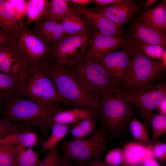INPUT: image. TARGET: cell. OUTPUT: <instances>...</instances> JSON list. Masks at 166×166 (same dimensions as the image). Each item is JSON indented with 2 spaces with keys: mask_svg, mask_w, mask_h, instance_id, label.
I'll return each instance as SVG.
<instances>
[{
  "mask_svg": "<svg viewBox=\"0 0 166 166\" xmlns=\"http://www.w3.org/2000/svg\"><path fill=\"white\" fill-rule=\"evenodd\" d=\"M88 166H110L105 161L98 159L93 160L86 163Z\"/></svg>",
  "mask_w": 166,
  "mask_h": 166,
  "instance_id": "7bdbcfd3",
  "label": "cell"
},
{
  "mask_svg": "<svg viewBox=\"0 0 166 166\" xmlns=\"http://www.w3.org/2000/svg\"><path fill=\"white\" fill-rule=\"evenodd\" d=\"M152 154L155 158L161 161L166 160V144L158 140L149 145Z\"/></svg>",
  "mask_w": 166,
  "mask_h": 166,
  "instance_id": "8d00e7d4",
  "label": "cell"
},
{
  "mask_svg": "<svg viewBox=\"0 0 166 166\" xmlns=\"http://www.w3.org/2000/svg\"><path fill=\"white\" fill-rule=\"evenodd\" d=\"M140 166H161L152 156H149L145 159Z\"/></svg>",
  "mask_w": 166,
  "mask_h": 166,
  "instance_id": "60d3db41",
  "label": "cell"
},
{
  "mask_svg": "<svg viewBox=\"0 0 166 166\" xmlns=\"http://www.w3.org/2000/svg\"><path fill=\"white\" fill-rule=\"evenodd\" d=\"M17 94L44 106L66 104L42 68H28L24 72Z\"/></svg>",
  "mask_w": 166,
  "mask_h": 166,
  "instance_id": "277c9868",
  "label": "cell"
},
{
  "mask_svg": "<svg viewBox=\"0 0 166 166\" xmlns=\"http://www.w3.org/2000/svg\"><path fill=\"white\" fill-rule=\"evenodd\" d=\"M131 38L149 44L166 46V36L138 19L132 23L130 31Z\"/></svg>",
  "mask_w": 166,
  "mask_h": 166,
  "instance_id": "e0dca14e",
  "label": "cell"
},
{
  "mask_svg": "<svg viewBox=\"0 0 166 166\" xmlns=\"http://www.w3.org/2000/svg\"><path fill=\"white\" fill-rule=\"evenodd\" d=\"M49 3L47 0H28L25 13L27 27L42 20L47 13Z\"/></svg>",
  "mask_w": 166,
  "mask_h": 166,
  "instance_id": "603a6c76",
  "label": "cell"
},
{
  "mask_svg": "<svg viewBox=\"0 0 166 166\" xmlns=\"http://www.w3.org/2000/svg\"><path fill=\"white\" fill-rule=\"evenodd\" d=\"M97 117L96 111L84 108H73L71 109L59 110L51 117L50 128L55 123L70 124L85 119Z\"/></svg>",
  "mask_w": 166,
  "mask_h": 166,
  "instance_id": "ffe728a7",
  "label": "cell"
},
{
  "mask_svg": "<svg viewBox=\"0 0 166 166\" xmlns=\"http://www.w3.org/2000/svg\"><path fill=\"white\" fill-rule=\"evenodd\" d=\"M26 26L20 19L6 0H0V28L13 34Z\"/></svg>",
  "mask_w": 166,
  "mask_h": 166,
  "instance_id": "44dd1931",
  "label": "cell"
},
{
  "mask_svg": "<svg viewBox=\"0 0 166 166\" xmlns=\"http://www.w3.org/2000/svg\"><path fill=\"white\" fill-rule=\"evenodd\" d=\"M37 142L36 134L30 132L11 133L0 140V143L20 145L25 148L33 147Z\"/></svg>",
  "mask_w": 166,
  "mask_h": 166,
  "instance_id": "4316f807",
  "label": "cell"
},
{
  "mask_svg": "<svg viewBox=\"0 0 166 166\" xmlns=\"http://www.w3.org/2000/svg\"><path fill=\"white\" fill-rule=\"evenodd\" d=\"M107 137L105 131L100 128L86 138L63 140L58 147L66 160L74 161L78 164L86 163L92 159H99L106 152Z\"/></svg>",
  "mask_w": 166,
  "mask_h": 166,
  "instance_id": "ba28073f",
  "label": "cell"
},
{
  "mask_svg": "<svg viewBox=\"0 0 166 166\" xmlns=\"http://www.w3.org/2000/svg\"><path fill=\"white\" fill-rule=\"evenodd\" d=\"M129 129L136 141L149 145L151 139L144 124L132 117L129 124Z\"/></svg>",
  "mask_w": 166,
  "mask_h": 166,
  "instance_id": "f546056e",
  "label": "cell"
},
{
  "mask_svg": "<svg viewBox=\"0 0 166 166\" xmlns=\"http://www.w3.org/2000/svg\"><path fill=\"white\" fill-rule=\"evenodd\" d=\"M123 158V150L117 148L108 152L105 156V162L110 166H118L121 164Z\"/></svg>",
  "mask_w": 166,
  "mask_h": 166,
  "instance_id": "d590c367",
  "label": "cell"
},
{
  "mask_svg": "<svg viewBox=\"0 0 166 166\" xmlns=\"http://www.w3.org/2000/svg\"><path fill=\"white\" fill-rule=\"evenodd\" d=\"M20 79L0 71V99L5 100L17 93Z\"/></svg>",
  "mask_w": 166,
  "mask_h": 166,
  "instance_id": "83f0119b",
  "label": "cell"
},
{
  "mask_svg": "<svg viewBox=\"0 0 166 166\" xmlns=\"http://www.w3.org/2000/svg\"><path fill=\"white\" fill-rule=\"evenodd\" d=\"M166 97L164 98L157 107L158 113L166 115Z\"/></svg>",
  "mask_w": 166,
  "mask_h": 166,
  "instance_id": "f6af8a7d",
  "label": "cell"
},
{
  "mask_svg": "<svg viewBox=\"0 0 166 166\" xmlns=\"http://www.w3.org/2000/svg\"><path fill=\"white\" fill-rule=\"evenodd\" d=\"M18 17L23 20L25 13L28 0H6Z\"/></svg>",
  "mask_w": 166,
  "mask_h": 166,
  "instance_id": "74e56055",
  "label": "cell"
},
{
  "mask_svg": "<svg viewBox=\"0 0 166 166\" xmlns=\"http://www.w3.org/2000/svg\"><path fill=\"white\" fill-rule=\"evenodd\" d=\"M21 127L19 125L12 124L7 116H3L0 119V140L10 134L19 132Z\"/></svg>",
  "mask_w": 166,
  "mask_h": 166,
  "instance_id": "836d02e7",
  "label": "cell"
},
{
  "mask_svg": "<svg viewBox=\"0 0 166 166\" xmlns=\"http://www.w3.org/2000/svg\"><path fill=\"white\" fill-rule=\"evenodd\" d=\"M124 94L127 100L133 103L140 111L144 119L143 124L148 132H150L153 112L166 97V84L161 83L149 85L132 93L124 91Z\"/></svg>",
  "mask_w": 166,
  "mask_h": 166,
  "instance_id": "30bf717a",
  "label": "cell"
},
{
  "mask_svg": "<svg viewBox=\"0 0 166 166\" xmlns=\"http://www.w3.org/2000/svg\"><path fill=\"white\" fill-rule=\"evenodd\" d=\"M122 0H94L93 2L97 7H105L122 1Z\"/></svg>",
  "mask_w": 166,
  "mask_h": 166,
  "instance_id": "f35d334b",
  "label": "cell"
},
{
  "mask_svg": "<svg viewBox=\"0 0 166 166\" xmlns=\"http://www.w3.org/2000/svg\"><path fill=\"white\" fill-rule=\"evenodd\" d=\"M60 21L65 31L68 35L91 33L94 30L83 16L76 12L71 16Z\"/></svg>",
  "mask_w": 166,
  "mask_h": 166,
  "instance_id": "7402d4cb",
  "label": "cell"
},
{
  "mask_svg": "<svg viewBox=\"0 0 166 166\" xmlns=\"http://www.w3.org/2000/svg\"><path fill=\"white\" fill-rule=\"evenodd\" d=\"M127 44L131 58V74L129 82L123 90L132 93L153 84L166 68L160 60L152 59L145 56L133 39L130 38Z\"/></svg>",
  "mask_w": 166,
  "mask_h": 166,
  "instance_id": "8992f818",
  "label": "cell"
},
{
  "mask_svg": "<svg viewBox=\"0 0 166 166\" xmlns=\"http://www.w3.org/2000/svg\"><path fill=\"white\" fill-rule=\"evenodd\" d=\"M69 3L75 11L83 16L95 30L104 34L115 36H122L124 27L91 9L88 8L85 6Z\"/></svg>",
  "mask_w": 166,
  "mask_h": 166,
  "instance_id": "4fadbf2b",
  "label": "cell"
},
{
  "mask_svg": "<svg viewBox=\"0 0 166 166\" xmlns=\"http://www.w3.org/2000/svg\"><path fill=\"white\" fill-rule=\"evenodd\" d=\"M25 148L20 146L13 166H36L39 162L38 154L31 148Z\"/></svg>",
  "mask_w": 166,
  "mask_h": 166,
  "instance_id": "f1b7e54d",
  "label": "cell"
},
{
  "mask_svg": "<svg viewBox=\"0 0 166 166\" xmlns=\"http://www.w3.org/2000/svg\"><path fill=\"white\" fill-rule=\"evenodd\" d=\"M86 163L78 164L76 165L71 163L70 161L64 158L62 155H60L59 166H85Z\"/></svg>",
  "mask_w": 166,
  "mask_h": 166,
  "instance_id": "b9f144b4",
  "label": "cell"
},
{
  "mask_svg": "<svg viewBox=\"0 0 166 166\" xmlns=\"http://www.w3.org/2000/svg\"><path fill=\"white\" fill-rule=\"evenodd\" d=\"M158 1V0H147L143 6V11L148 10L150 6Z\"/></svg>",
  "mask_w": 166,
  "mask_h": 166,
  "instance_id": "bcb514c9",
  "label": "cell"
},
{
  "mask_svg": "<svg viewBox=\"0 0 166 166\" xmlns=\"http://www.w3.org/2000/svg\"><path fill=\"white\" fill-rule=\"evenodd\" d=\"M4 100L3 116L10 121H23L26 124L38 127L41 131L39 145L41 146L50 129L52 116L57 110L64 109L60 105L42 106L17 94Z\"/></svg>",
  "mask_w": 166,
  "mask_h": 166,
  "instance_id": "7a4b0ae2",
  "label": "cell"
},
{
  "mask_svg": "<svg viewBox=\"0 0 166 166\" xmlns=\"http://www.w3.org/2000/svg\"><path fill=\"white\" fill-rule=\"evenodd\" d=\"M96 112L107 136H121L129 130L133 113L123 90L116 89L102 97Z\"/></svg>",
  "mask_w": 166,
  "mask_h": 166,
  "instance_id": "3957f363",
  "label": "cell"
},
{
  "mask_svg": "<svg viewBox=\"0 0 166 166\" xmlns=\"http://www.w3.org/2000/svg\"><path fill=\"white\" fill-rule=\"evenodd\" d=\"M29 68L25 60L11 43L0 45V71L19 79Z\"/></svg>",
  "mask_w": 166,
  "mask_h": 166,
  "instance_id": "5bb4252c",
  "label": "cell"
},
{
  "mask_svg": "<svg viewBox=\"0 0 166 166\" xmlns=\"http://www.w3.org/2000/svg\"><path fill=\"white\" fill-rule=\"evenodd\" d=\"M127 41L123 36H115L101 33L94 30L86 56L98 58L109 52L121 49Z\"/></svg>",
  "mask_w": 166,
  "mask_h": 166,
  "instance_id": "9a60e30c",
  "label": "cell"
},
{
  "mask_svg": "<svg viewBox=\"0 0 166 166\" xmlns=\"http://www.w3.org/2000/svg\"><path fill=\"white\" fill-rule=\"evenodd\" d=\"M144 4L137 3L133 0H122L120 2L107 6L97 7L91 9L124 27Z\"/></svg>",
  "mask_w": 166,
  "mask_h": 166,
  "instance_id": "7c38bea8",
  "label": "cell"
},
{
  "mask_svg": "<svg viewBox=\"0 0 166 166\" xmlns=\"http://www.w3.org/2000/svg\"><path fill=\"white\" fill-rule=\"evenodd\" d=\"M3 100L0 99V112L2 110L3 106Z\"/></svg>",
  "mask_w": 166,
  "mask_h": 166,
  "instance_id": "7dc6e473",
  "label": "cell"
},
{
  "mask_svg": "<svg viewBox=\"0 0 166 166\" xmlns=\"http://www.w3.org/2000/svg\"><path fill=\"white\" fill-rule=\"evenodd\" d=\"M152 134L150 144L158 140L166 132V115L159 113H153L151 121Z\"/></svg>",
  "mask_w": 166,
  "mask_h": 166,
  "instance_id": "1f68e13d",
  "label": "cell"
},
{
  "mask_svg": "<svg viewBox=\"0 0 166 166\" xmlns=\"http://www.w3.org/2000/svg\"><path fill=\"white\" fill-rule=\"evenodd\" d=\"M123 151L122 166H140L147 157L153 156L149 145L136 141L126 144Z\"/></svg>",
  "mask_w": 166,
  "mask_h": 166,
  "instance_id": "d6986e66",
  "label": "cell"
},
{
  "mask_svg": "<svg viewBox=\"0 0 166 166\" xmlns=\"http://www.w3.org/2000/svg\"><path fill=\"white\" fill-rule=\"evenodd\" d=\"M11 43L29 68H40L51 61L54 46L35 35L26 26L12 34Z\"/></svg>",
  "mask_w": 166,
  "mask_h": 166,
  "instance_id": "52a82bcc",
  "label": "cell"
},
{
  "mask_svg": "<svg viewBox=\"0 0 166 166\" xmlns=\"http://www.w3.org/2000/svg\"><path fill=\"white\" fill-rule=\"evenodd\" d=\"M53 82L66 104L73 108H84L96 111L99 96L90 92L67 68L50 62L41 68Z\"/></svg>",
  "mask_w": 166,
  "mask_h": 166,
  "instance_id": "6da1fadb",
  "label": "cell"
},
{
  "mask_svg": "<svg viewBox=\"0 0 166 166\" xmlns=\"http://www.w3.org/2000/svg\"><path fill=\"white\" fill-rule=\"evenodd\" d=\"M67 1L69 3L82 6H85L86 5L93 2V0H69Z\"/></svg>",
  "mask_w": 166,
  "mask_h": 166,
  "instance_id": "ee69618b",
  "label": "cell"
},
{
  "mask_svg": "<svg viewBox=\"0 0 166 166\" xmlns=\"http://www.w3.org/2000/svg\"><path fill=\"white\" fill-rule=\"evenodd\" d=\"M96 58L105 66L121 89L128 83L131 74V58L127 42L120 50Z\"/></svg>",
  "mask_w": 166,
  "mask_h": 166,
  "instance_id": "8fae6325",
  "label": "cell"
},
{
  "mask_svg": "<svg viewBox=\"0 0 166 166\" xmlns=\"http://www.w3.org/2000/svg\"><path fill=\"white\" fill-rule=\"evenodd\" d=\"M97 118L87 119L72 124L69 131L72 140L83 139L92 134L97 129Z\"/></svg>",
  "mask_w": 166,
  "mask_h": 166,
  "instance_id": "484cf974",
  "label": "cell"
},
{
  "mask_svg": "<svg viewBox=\"0 0 166 166\" xmlns=\"http://www.w3.org/2000/svg\"><path fill=\"white\" fill-rule=\"evenodd\" d=\"M21 146L0 143V166H13Z\"/></svg>",
  "mask_w": 166,
  "mask_h": 166,
  "instance_id": "4dcf8cb0",
  "label": "cell"
},
{
  "mask_svg": "<svg viewBox=\"0 0 166 166\" xmlns=\"http://www.w3.org/2000/svg\"><path fill=\"white\" fill-rule=\"evenodd\" d=\"M68 69L86 89L103 97L121 89L107 69L97 58L85 56L80 62Z\"/></svg>",
  "mask_w": 166,
  "mask_h": 166,
  "instance_id": "5b68a950",
  "label": "cell"
},
{
  "mask_svg": "<svg viewBox=\"0 0 166 166\" xmlns=\"http://www.w3.org/2000/svg\"><path fill=\"white\" fill-rule=\"evenodd\" d=\"M85 166H88V165L86 163L85 165Z\"/></svg>",
  "mask_w": 166,
  "mask_h": 166,
  "instance_id": "c3c4849f",
  "label": "cell"
},
{
  "mask_svg": "<svg viewBox=\"0 0 166 166\" xmlns=\"http://www.w3.org/2000/svg\"><path fill=\"white\" fill-rule=\"evenodd\" d=\"M30 30L38 37L54 46L69 35L60 20L39 21L34 23Z\"/></svg>",
  "mask_w": 166,
  "mask_h": 166,
  "instance_id": "2e32d148",
  "label": "cell"
},
{
  "mask_svg": "<svg viewBox=\"0 0 166 166\" xmlns=\"http://www.w3.org/2000/svg\"><path fill=\"white\" fill-rule=\"evenodd\" d=\"M92 33L65 37L54 45L51 62L59 67L67 68L80 62L87 54Z\"/></svg>",
  "mask_w": 166,
  "mask_h": 166,
  "instance_id": "9c48e42d",
  "label": "cell"
},
{
  "mask_svg": "<svg viewBox=\"0 0 166 166\" xmlns=\"http://www.w3.org/2000/svg\"><path fill=\"white\" fill-rule=\"evenodd\" d=\"M12 34L3 30H0V45L10 42Z\"/></svg>",
  "mask_w": 166,
  "mask_h": 166,
  "instance_id": "ab89813d",
  "label": "cell"
},
{
  "mask_svg": "<svg viewBox=\"0 0 166 166\" xmlns=\"http://www.w3.org/2000/svg\"><path fill=\"white\" fill-rule=\"evenodd\" d=\"M133 39L138 45L144 54L151 59L160 60L166 52V48L160 45L146 44L137 39Z\"/></svg>",
  "mask_w": 166,
  "mask_h": 166,
  "instance_id": "d6a6232c",
  "label": "cell"
},
{
  "mask_svg": "<svg viewBox=\"0 0 166 166\" xmlns=\"http://www.w3.org/2000/svg\"><path fill=\"white\" fill-rule=\"evenodd\" d=\"M70 127V124L59 123L52 124L50 128L52 131L51 134L42 145V152L44 153L57 146L64 138L69 132Z\"/></svg>",
  "mask_w": 166,
  "mask_h": 166,
  "instance_id": "d4e9b609",
  "label": "cell"
},
{
  "mask_svg": "<svg viewBox=\"0 0 166 166\" xmlns=\"http://www.w3.org/2000/svg\"><path fill=\"white\" fill-rule=\"evenodd\" d=\"M60 154L57 146L48 151L44 157L36 166H59Z\"/></svg>",
  "mask_w": 166,
  "mask_h": 166,
  "instance_id": "e575fe53",
  "label": "cell"
},
{
  "mask_svg": "<svg viewBox=\"0 0 166 166\" xmlns=\"http://www.w3.org/2000/svg\"><path fill=\"white\" fill-rule=\"evenodd\" d=\"M76 12L67 0H52L47 13L41 21L60 20L71 16Z\"/></svg>",
  "mask_w": 166,
  "mask_h": 166,
  "instance_id": "cb8c5ba5",
  "label": "cell"
},
{
  "mask_svg": "<svg viewBox=\"0 0 166 166\" xmlns=\"http://www.w3.org/2000/svg\"><path fill=\"white\" fill-rule=\"evenodd\" d=\"M139 20L157 31L166 34V0H164L140 14Z\"/></svg>",
  "mask_w": 166,
  "mask_h": 166,
  "instance_id": "ac0fdd59",
  "label": "cell"
}]
</instances>
